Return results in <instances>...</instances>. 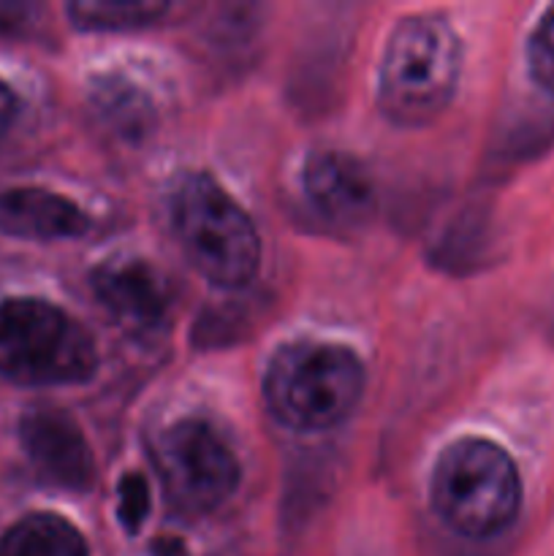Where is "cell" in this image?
Returning <instances> with one entry per match:
<instances>
[{
	"label": "cell",
	"instance_id": "cell-16",
	"mask_svg": "<svg viewBox=\"0 0 554 556\" xmlns=\"http://www.w3.org/2000/svg\"><path fill=\"white\" fill-rule=\"evenodd\" d=\"M16 117V96L5 81H0V136L9 130V125Z\"/></svg>",
	"mask_w": 554,
	"mask_h": 556
},
{
	"label": "cell",
	"instance_id": "cell-12",
	"mask_svg": "<svg viewBox=\"0 0 554 556\" xmlns=\"http://www.w3.org/2000/svg\"><path fill=\"white\" fill-rule=\"evenodd\" d=\"M71 22L79 30H139V27L152 25L168 14V3L161 0H125V3H114V0H98V3H71L68 9Z\"/></svg>",
	"mask_w": 554,
	"mask_h": 556
},
{
	"label": "cell",
	"instance_id": "cell-5",
	"mask_svg": "<svg viewBox=\"0 0 554 556\" xmlns=\"http://www.w3.org/2000/svg\"><path fill=\"white\" fill-rule=\"evenodd\" d=\"M96 369V340L58 304L0 302V378L20 386H79Z\"/></svg>",
	"mask_w": 554,
	"mask_h": 556
},
{
	"label": "cell",
	"instance_id": "cell-4",
	"mask_svg": "<svg viewBox=\"0 0 554 556\" xmlns=\"http://www.w3.org/2000/svg\"><path fill=\"white\" fill-rule=\"evenodd\" d=\"M179 250L212 286L244 288L261 266V239L248 212L215 177L188 174L172 195Z\"/></svg>",
	"mask_w": 554,
	"mask_h": 556
},
{
	"label": "cell",
	"instance_id": "cell-6",
	"mask_svg": "<svg viewBox=\"0 0 554 556\" xmlns=\"http://www.w3.org/2000/svg\"><path fill=\"white\" fill-rule=\"evenodd\" d=\"M152 467L168 503L188 516L221 508L242 478L231 445L201 418L168 424L152 443Z\"/></svg>",
	"mask_w": 554,
	"mask_h": 556
},
{
	"label": "cell",
	"instance_id": "cell-3",
	"mask_svg": "<svg viewBox=\"0 0 554 556\" xmlns=\"http://www.w3.org/2000/svg\"><path fill=\"white\" fill-rule=\"evenodd\" d=\"M429 503L451 532L487 541L514 525L521 508V478L498 443L465 438L438 456Z\"/></svg>",
	"mask_w": 554,
	"mask_h": 556
},
{
	"label": "cell",
	"instance_id": "cell-7",
	"mask_svg": "<svg viewBox=\"0 0 554 556\" xmlns=\"http://www.w3.org/2000/svg\"><path fill=\"white\" fill-rule=\"evenodd\" d=\"M22 448L43 481L81 492L92 486L96 459L79 424L58 407L30 410L20 424Z\"/></svg>",
	"mask_w": 554,
	"mask_h": 556
},
{
	"label": "cell",
	"instance_id": "cell-2",
	"mask_svg": "<svg viewBox=\"0 0 554 556\" xmlns=\"http://www.w3.org/2000/svg\"><path fill=\"white\" fill-rule=\"evenodd\" d=\"M364 364L351 348L297 340L272 356L264 402L293 432H326L351 416L364 396Z\"/></svg>",
	"mask_w": 554,
	"mask_h": 556
},
{
	"label": "cell",
	"instance_id": "cell-9",
	"mask_svg": "<svg viewBox=\"0 0 554 556\" xmlns=\"http://www.w3.org/2000/svg\"><path fill=\"white\" fill-rule=\"evenodd\" d=\"M302 188L326 220L353 226L375 210V188L367 168L340 150H318L304 161Z\"/></svg>",
	"mask_w": 554,
	"mask_h": 556
},
{
	"label": "cell",
	"instance_id": "cell-8",
	"mask_svg": "<svg viewBox=\"0 0 554 556\" xmlns=\"http://www.w3.org/2000/svg\"><path fill=\"white\" fill-rule=\"evenodd\" d=\"M92 291L98 302L128 329H152L168 315L172 293L155 266L139 258L109 261L92 271Z\"/></svg>",
	"mask_w": 554,
	"mask_h": 556
},
{
	"label": "cell",
	"instance_id": "cell-15",
	"mask_svg": "<svg viewBox=\"0 0 554 556\" xmlns=\"http://www.w3.org/2000/svg\"><path fill=\"white\" fill-rule=\"evenodd\" d=\"M33 5L25 3H0V36H14L30 25Z\"/></svg>",
	"mask_w": 554,
	"mask_h": 556
},
{
	"label": "cell",
	"instance_id": "cell-13",
	"mask_svg": "<svg viewBox=\"0 0 554 556\" xmlns=\"http://www.w3.org/2000/svg\"><path fill=\"white\" fill-rule=\"evenodd\" d=\"M527 71L543 92L554 96V5L538 20L527 41Z\"/></svg>",
	"mask_w": 554,
	"mask_h": 556
},
{
	"label": "cell",
	"instance_id": "cell-11",
	"mask_svg": "<svg viewBox=\"0 0 554 556\" xmlns=\"http://www.w3.org/2000/svg\"><path fill=\"white\" fill-rule=\"evenodd\" d=\"M0 556H87V543L58 514H30L0 538Z\"/></svg>",
	"mask_w": 554,
	"mask_h": 556
},
{
	"label": "cell",
	"instance_id": "cell-14",
	"mask_svg": "<svg viewBox=\"0 0 554 556\" xmlns=\"http://www.w3.org/2000/svg\"><path fill=\"white\" fill-rule=\"evenodd\" d=\"M147 514H150V492L144 478L125 476L119 481V521L128 532H139Z\"/></svg>",
	"mask_w": 554,
	"mask_h": 556
},
{
	"label": "cell",
	"instance_id": "cell-10",
	"mask_svg": "<svg viewBox=\"0 0 554 556\" xmlns=\"http://www.w3.org/2000/svg\"><path fill=\"white\" fill-rule=\"evenodd\" d=\"M90 228L85 212L65 195L43 188H11L0 193V231L20 239H76Z\"/></svg>",
	"mask_w": 554,
	"mask_h": 556
},
{
	"label": "cell",
	"instance_id": "cell-1",
	"mask_svg": "<svg viewBox=\"0 0 554 556\" xmlns=\"http://www.w3.org/2000/svg\"><path fill=\"white\" fill-rule=\"evenodd\" d=\"M462 74V41L438 14L396 22L378 71V106L402 128L435 123L454 101Z\"/></svg>",
	"mask_w": 554,
	"mask_h": 556
}]
</instances>
